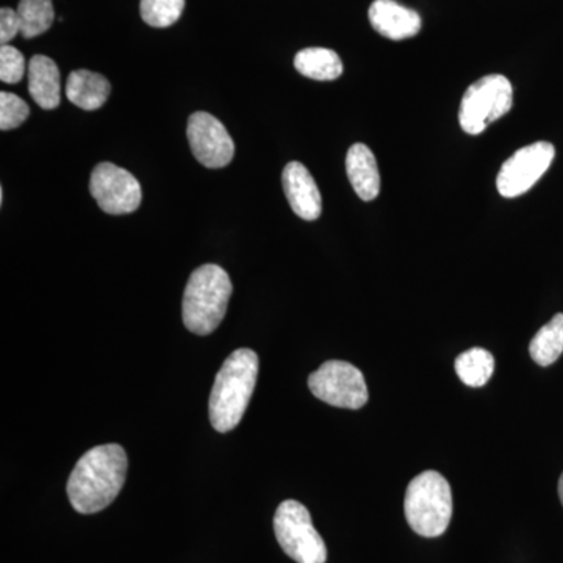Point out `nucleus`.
Returning <instances> with one entry per match:
<instances>
[{"mask_svg":"<svg viewBox=\"0 0 563 563\" xmlns=\"http://www.w3.org/2000/svg\"><path fill=\"white\" fill-rule=\"evenodd\" d=\"M110 91V81L106 77L87 69L70 73L66 84V96L69 101L87 111L101 109L109 99Z\"/></svg>","mask_w":563,"mask_h":563,"instance_id":"2eb2a0df","label":"nucleus"},{"mask_svg":"<svg viewBox=\"0 0 563 563\" xmlns=\"http://www.w3.org/2000/svg\"><path fill=\"white\" fill-rule=\"evenodd\" d=\"M31 109L13 92H0V129L3 132L13 131L27 121Z\"/></svg>","mask_w":563,"mask_h":563,"instance_id":"412c9836","label":"nucleus"},{"mask_svg":"<svg viewBox=\"0 0 563 563\" xmlns=\"http://www.w3.org/2000/svg\"><path fill=\"white\" fill-rule=\"evenodd\" d=\"M455 373L468 387H484L495 373V357L483 347H473L455 358Z\"/></svg>","mask_w":563,"mask_h":563,"instance_id":"f3484780","label":"nucleus"},{"mask_svg":"<svg viewBox=\"0 0 563 563\" xmlns=\"http://www.w3.org/2000/svg\"><path fill=\"white\" fill-rule=\"evenodd\" d=\"M555 157L553 144L548 141L529 144L515 152L499 169L496 187L503 198L514 199L531 190L550 169Z\"/></svg>","mask_w":563,"mask_h":563,"instance_id":"6e6552de","label":"nucleus"},{"mask_svg":"<svg viewBox=\"0 0 563 563\" xmlns=\"http://www.w3.org/2000/svg\"><path fill=\"white\" fill-rule=\"evenodd\" d=\"M60 70L55 62L35 55L29 62V92L43 110H54L62 101Z\"/></svg>","mask_w":563,"mask_h":563,"instance_id":"4468645a","label":"nucleus"},{"mask_svg":"<svg viewBox=\"0 0 563 563\" xmlns=\"http://www.w3.org/2000/svg\"><path fill=\"white\" fill-rule=\"evenodd\" d=\"M310 391L320 401L340 409L358 410L368 402V387L361 369L351 363L329 361L309 376Z\"/></svg>","mask_w":563,"mask_h":563,"instance_id":"0eeeda50","label":"nucleus"},{"mask_svg":"<svg viewBox=\"0 0 563 563\" xmlns=\"http://www.w3.org/2000/svg\"><path fill=\"white\" fill-rule=\"evenodd\" d=\"M21 33V20L18 11L3 7L0 10V43L9 44L14 36Z\"/></svg>","mask_w":563,"mask_h":563,"instance_id":"5701e85b","label":"nucleus"},{"mask_svg":"<svg viewBox=\"0 0 563 563\" xmlns=\"http://www.w3.org/2000/svg\"><path fill=\"white\" fill-rule=\"evenodd\" d=\"M374 31L385 38L401 41L412 38L421 31V16L395 0H374L368 11Z\"/></svg>","mask_w":563,"mask_h":563,"instance_id":"f8f14e48","label":"nucleus"},{"mask_svg":"<svg viewBox=\"0 0 563 563\" xmlns=\"http://www.w3.org/2000/svg\"><path fill=\"white\" fill-rule=\"evenodd\" d=\"M346 173L355 195L362 201H374L379 196V168L373 151L366 144H352L346 155Z\"/></svg>","mask_w":563,"mask_h":563,"instance_id":"ddd939ff","label":"nucleus"},{"mask_svg":"<svg viewBox=\"0 0 563 563\" xmlns=\"http://www.w3.org/2000/svg\"><path fill=\"white\" fill-rule=\"evenodd\" d=\"M21 20V35L24 38H35L47 32L54 24L55 11L52 0H21L18 5Z\"/></svg>","mask_w":563,"mask_h":563,"instance_id":"6ab92c4d","label":"nucleus"},{"mask_svg":"<svg viewBox=\"0 0 563 563\" xmlns=\"http://www.w3.org/2000/svg\"><path fill=\"white\" fill-rule=\"evenodd\" d=\"M90 191L109 214H129L139 209L143 191L133 174L113 163H99L91 173Z\"/></svg>","mask_w":563,"mask_h":563,"instance_id":"1a4fd4ad","label":"nucleus"},{"mask_svg":"<svg viewBox=\"0 0 563 563\" xmlns=\"http://www.w3.org/2000/svg\"><path fill=\"white\" fill-rule=\"evenodd\" d=\"M233 287L229 274L218 265L199 266L184 292L181 314L188 331L209 335L224 320Z\"/></svg>","mask_w":563,"mask_h":563,"instance_id":"7ed1b4c3","label":"nucleus"},{"mask_svg":"<svg viewBox=\"0 0 563 563\" xmlns=\"http://www.w3.org/2000/svg\"><path fill=\"white\" fill-rule=\"evenodd\" d=\"M258 376V355L242 347L233 351L214 379L210 395L211 426L218 432L233 431L240 424L254 393Z\"/></svg>","mask_w":563,"mask_h":563,"instance_id":"f03ea898","label":"nucleus"},{"mask_svg":"<svg viewBox=\"0 0 563 563\" xmlns=\"http://www.w3.org/2000/svg\"><path fill=\"white\" fill-rule=\"evenodd\" d=\"M274 533L288 558L296 563H325L328 548L303 504L287 499L274 515Z\"/></svg>","mask_w":563,"mask_h":563,"instance_id":"423d86ee","label":"nucleus"},{"mask_svg":"<svg viewBox=\"0 0 563 563\" xmlns=\"http://www.w3.org/2000/svg\"><path fill=\"white\" fill-rule=\"evenodd\" d=\"M407 523L418 536L440 537L453 517V492L450 483L437 472L418 474L409 484L404 501Z\"/></svg>","mask_w":563,"mask_h":563,"instance_id":"20e7f679","label":"nucleus"},{"mask_svg":"<svg viewBox=\"0 0 563 563\" xmlns=\"http://www.w3.org/2000/svg\"><path fill=\"white\" fill-rule=\"evenodd\" d=\"M295 68L309 79L331 81L343 74L342 58L336 52L325 47H307L295 57Z\"/></svg>","mask_w":563,"mask_h":563,"instance_id":"dca6fc26","label":"nucleus"},{"mask_svg":"<svg viewBox=\"0 0 563 563\" xmlns=\"http://www.w3.org/2000/svg\"><path fill=\"white\" fill-rule=\"evenodd\" d=\"M532 361L540 366L553 365L563 352V313L544 324L529 344Z\"/></svg>","mask_w":563,"mask_h":563,"instance_id":"a211bd4d","label":"nucleus"},{"mask_svg":"<svg viewBox=\"0 0 563 563\" xmlns=\"http://www.w3.org/2000/svg\"><path fill=\"white\" fill-rule=\"evenodd\" d=\"M282 185L291 210L306 221L321 217L322 201L320 188L309 169L299 162H290L282 173Z\"/></svg>","mask_w":563,"mask_h":563,"instance_id":"9b49d317","label":"nucleus"},{"mask_svg":"<svg viewBox=\"0 0 563 563\" xmlns=\"http://www.w3.org/2000/svg\"><path fill=\"white\" fill-rule=\"evenodd\" d=\"M514 106V90L507 77L490 74L470 85L463 95L459 122L468 135H479L488 124L501 120Z\"/></svg>","mask_w":563,"mask_h":563,"instance_id":"39448f33","label":"nucleus"},{"mask_svg":"<svg viewBox=\"0 0 563 563\" xmlns=\"http://www.w3.org/2000/svg\"><path fill=\"white\" fill-rule=\"evenodd\" d=\"M559 496H561V501L563 504V474L561 479H559Z\"/></svg>","mask_w":563,"mask_h":563,"instance_id":"b1692460","label":"nucleus"},{"mask_svg":"<svg viewBox=\"0 0 563 563\" xmlns=\"http://www.w3.org/2000/svg\"><path fill=\"white\" fill-rule=\"evenodd\" d=\"M25 76V58L20 51L3 44L0 47V80L3 84H20Z\"/></svg>","mask_w":563,"mask_h":563,"instance_id":"4be33fe9","label":"nucleus"},{"mask_svg":"<svg viewBox=\"0 0 563 563\" xmlns=\"http://www.w3.org/2000/svg\"><path fill=\"white\" fill-rule=\"evenodd\" d=\"M128 454L120 444H101L81 455L68 481V496L79 514H98L120 495L128 476Z\"/></svg>","mask_w":563,"mask_h":563,"instance_id":"f257e3e1","label":"nucleus"},{"mask_svg":"<svg viewBox=\"0 0 563 563\" xmlns=\"http://www.w3.org/2000/svg\"><path fill=\"white\" fill-rule=\"evenodd\" d=\"M187 136L196 161L207 168H224L235 155V143L228 129L213 114L206 111H196L191 114Z\"/></svg>","mask_w":563,"mask_h":563,"instance_id":"9d476101","label":"nucleus"},{"mask_svg":"<svg viewBox=\"0 0 563 563\" xmlns=\"http://www.w3.org/2000/svg\"><path fill=\"white\" fill-rule=\"evenodd\" d=\"M185 0H141L140 13L151 27L165 29L176 24L184 13Z\"/></svg>","mask_w":563,"mask_h":563,"instance_id":"aec40b11","label":"nucleus"}]
</instances>
